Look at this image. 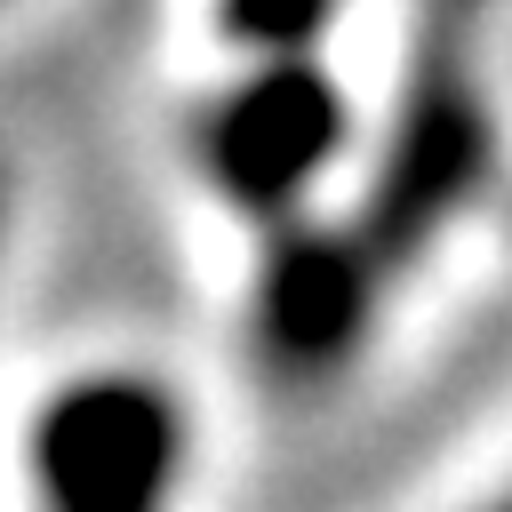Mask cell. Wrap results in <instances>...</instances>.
<instances>
[{
  "label": "cell",
  "mask_w": 512,
  "mask_h": 512,
  "mask_svg": "<svg viewBox=\"0 0 512 512\" xmlns=\"http://www.w3.org/2000/svg\"><path fill=\"white\" fill-rule=\"evenodd\" d=\"M184 416L152 376H80L32 424L40 512H168Z\"/></svg>",
  "instance_id": "obj_1"
},
{
  "label": "cell",
  "mask_w": 512,
  "mask_h": 512,
  "mask_svg": "<svg viewBox=\"0 0 512 512\" xmlns=\"http://www.w3.org/2000/svg\"><path fill=\"white\" fill-rule=\"evenodd\" d=\"M336 144H344V96L312 56H264V72L232 88L200 128L208 176L264 216L288 208L336 160Z\"/></svg>",
  "instance_id": "obj_2"
},
{
  "label": "cell",
  "mask_w": 512,
  "mask_h": 512,
  "mask_svg": "<svg viewBox=\"0 0 512 512\" xmlns=\"http://www.w3.org/2000/svg\"><path fill=\"white\" fill-rule=\"evenodd\" d=\"M376 312V264L360 240L344 232H288L272 256H264V280H256V328H264V352L296 376H320L336 368L360 328Z\"/></svg>",
  "instance_id": "obj_3"
},
{
  "label": "cell",
  "mask_w": 512,
  "mask_h": 512,
  "mask_svg": "<svg viewBox=\"0 0 512 512\" xmlns=\"http://www.w3.org/2000/svg\"><path fill=\"white\" fill-rule=\"evenodd\" d=\"M336 0H224V32L248 40L256 56H304L328 32Z\"/></svg>",
  "instance_id": "obj_4"
},
{
  "label": "cell",
  "mask_w": 512,
  "mask_h": 512,
  "mask_svg": "<svg viewBox=\"0 0 512 512\" xmlns=\"http://www.w3.org/2000/svg\"><path fill=\"white\" fill-rule=\"evenodd\" d=\"M488 512H512V488H504V496H496V504H488Z\"/></svg>",
  "instance_id": "obj_5"
}]
</instances>
